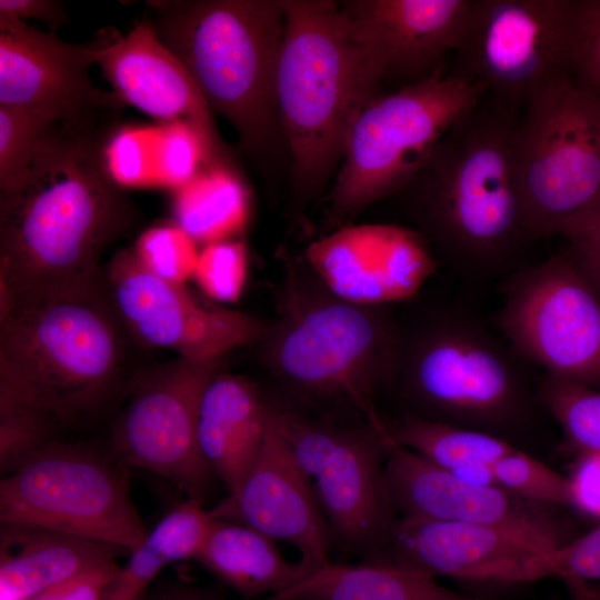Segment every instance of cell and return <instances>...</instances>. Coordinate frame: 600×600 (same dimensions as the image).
<instances>
[{
	"instance_id": "7",
	"label": "cell",
	"mask_w": 600,
	"mask_h": 600,
	"mask_svg": "<svg viewBox=\"0 0 600 600\" xmlns=\"http://www.w3.org/2000/svg\"><path fill=\"white\" fill-rule=\"evenodd\" d=\"M484 96L477 82L441 70L371 100L349 131L329 197V224L343 227L370 204L400 193L444 133Z\"/></svg>"
},
{
	"instance_id": "44",
	"label": "cell",
	"mask_w": 600,
	"mask_h": 600,
	"mask_svg": "<svg viewBox=\"0 0 600 600\" xmlns=\"http://www.w3.org/2000/svg\"><path fill=\"white\" fill-rule=\"evenodd\" d=\"M493 463L487 462H472L463 464L452 471L457 478L478 486H498L494 472Z\"/></svg>"
},
{
	"instance_id": "18",
	"label": "cell",
	"mask_w": 600,
	"mask_h": 600,
	"mask_svg": "<svg viewBox=\"0 0 600 600\" xmlns=\"http://www.w3.org/2000/svg\"><path fill=\"white\" fill-rule=\"evenodd\" d=\"M383 484L391 508L402 517L501 527L554 547L568 541L550 506L499 486L466 482L397 444L387 447Z\"/></svg>"
},
{
	"instance_id": "46",
	"label": "cell",
	"mask_w": 600,
	"mask_h": 600,
	"mask_svg": "<svg viewBox=\"0 0 600 600\" xmlns=\"http://www.w3.org/2000/svg\"><path fill=\"white\" fill-rule=\"evenodd\" d=\"M592 600H600V589L594 590L593 599Z\"/></svg>"
},
{
	"instance_id": "11",
	"label": "cell",
	"mask_w": 600,
	"mask_h": 600,
	"mask_svg": "<svg viewBox=\"0 0 600 600\" xmlns=\"http://www.w3.org/2000/svg\"><path fill=\"white\" fill-rule=\"evenodd\" d=\"M498 326L546 376L600 387V292L569 250L513 273Z\"/></svg>"
},
{
	"instance_id": "33",
	"label": "cell",
	"mask_w": 600,
	"mask_h": 600,
	"mask_svg": "<svg viewBox=\"0 0 600 600\" xmlns=\"http://www.w3.org/2000/svg\"><path fill=\"white\" fill-rule=\"evenodd\" d=\"M54 127L34 111L0 106V193L20 184L38 147Z\"/></svg>"
},
{
	"instance_id": "12",
	"label": "cell",
	"mask_w": 600,
	"mask_h": 600,
	"mask_svg": "<svg viewBox=\"0 0 600 600\" xmlns=\"http://www.w3.org/2000/svg\"><path fill=\"white\" fill-rule=\"evenodd\" d=\"M574 0H472L456 72L519 110L571 76ZM572 77V76H571Z\"/></svg>"
},
{
	"instance_id": "28",
	"label": "cell",
	"mask_w": 600,
	"mask_h": 600,
	"mask_svg": "<svg viewBox=\"0 0 600 600\" xmlns=\"http://www.w3.org/2000/svg\"><path fill=\"white\" fill-rule=\"evenodd\" d=\"M249 192L231 164L203 168L174 190V222L198 243L230 240L247 224Z\"/></svg>"
},
{
	"instance_id": "35",
	"label": "cell",
	"mask_w": 600,
	"mask_h": 600,
	"mask_svg": "<svg viewBox=\"0 0 600 600\" xmlns=\"http://www.w3.org/2000/svg\"><path fill=\"white\" fill-rule=\"evenodd\" d=\"M499 487L546 506H572L570 478L517 448L493 464Z\"/></svg>"
},
{
	"instance_id": "24",
	"label": "cell",
	"mask_w": 600,
	"mask_h": 600,
	"mask_svg": "<svg viewBox=\"0 0 600 600\" xmlns=\"http://www.w3.org/2000/svg\"><path fill=\"white\" fill-rule=\"evenodd\" d=\"M126 554L130 551L114 544L1 522L0 600H29L89 568Z\"/></svg>"
},
{
	"instance_id": "36",
	"label": "cell",
	"mask_w": 600,
	"mask_h": 600,
	"mask_svg": "<svg viewBox=\"0 0 600 600\" xmlns=\"http://www.w3.org/2000/svg\"><path fill=\"white\" fill-rule=\"evenodd\" d=\"M247 271L246 244L230 239L202 247L192 279L208 299L231 303L238 301L243 291Z\"/></svg>"
},
{
	"instance_id": "34",
	"label": "cell",
	"mask_w": 600,
	"mask_h": 600,
	"mask_svg": "<svg viewBox=\"0 0 600 600\" xmlns=\"http://www.w3.org/2000/svg\"><path fill=\"white\" fill-rule=\"evenodd\" d=\"M198 242L176 222L144 230L131 248L148 271L167 281L186 284L197 266Z\"/></svg>"
},
{
	"instance_id": "3",
	"label": "cell",
	"mask_w": 600,
	"mask_h": 600,
	"mask_svg": "<svg viewBox=\"0 0 600 600\" xmlns=\"http://www.w3.org/2000/svg\"><path fill=\"white\" fill-rule=\"evenodd\" d=\"M284 36L277 72L278 114L297 199L318 196L342 161L352 123L386 80L340 4L281 0Z\"/></svg>"
},
{
	"instance_id": "40",
	"label": "cell",
	"mask_w": 600,
	"mask_h": 600,
	"mask_svg": "<svg viewBox=\"0 0 600 600\" xmlns=\"http://www.w3.org/2000/svg\"><path fill=\"white\" fill-rule=\"evenodd\" d=\"M119 568L116 560L100 563L29 600H100L106 586Z\"/></svg>"
},
{
	"instance_id": "32",
	"label": "cell",
	"mask_w": 600,
	"mask_h": 600,
	"mask_svg": "<svg viewBox=\"0 0 600 600\" xmlns=\"http://www.w3.org/2000/svg\"><path fill=\"white\" fill-rule=\"evenodd\" d=\"M57 428V423L44 412L6 391H0L1 478L53 442Z\"/></svg>"
},
{
	"instance_id": "2",
	"label": "cell",
	"mask_w": 600,
	"mask_h": 600,
	"mask_svg": "<svg viewBox=\"0 0 600 600\" xmlns=\"http://www.w3.org/2000/svg\"><path fill=\"white\" fill-rule=\"evenodd\" d=\"M518 111L484 96L400 192L416 230L468 276L509 271L532 241L514 169Z\"/></svg>"
},
{
	"instance_id": "29",
	"label": "cell",
	"mask_w": 600,
	"mask_h": 600,
	"mask_svg": "<svg viewBox=\"0 0 600 600\" xmlns=\"http://www.w3.org/2000/svg\"><path fill=\"white\" fill-rule=\"evenodd\" d=\"M389 440L448 471L472 462L494 463L516 449L497 434L420 416L404 417L389 430Z\"/></svg>"
},
{
	"instance_id": "10",
	"label": "cell",
	"mask_w": 600,
	"mask_h": 600,
	"mask_svg": "<svg viewBox=\"0 0 600 600\" xmlns=\"http://www.w3.org/2000/svg\"><path fill=\"white\" fill-rule=\"evenodd\" d=\"M0 522L50 529L136 550L149 532L119 466L53 441L1 478Z\"/></svg>"
},
{
	"instance_id": "25",
	"label": "cell",
	"mask_w": 600,
	"mask_h": 600,
	"mask_svg": "<svg viewBox=\"0 0 600 600\" xmlns=\"http://www.w3.org/2000/svg\"><path fill=\"white\" fill-rule=\"evenodd\" d=\"M193 559L244 600L280 596L320 569L302 559L290 562L269 537L216 518Z\"/></svg>"
},
{
	"instance_id": "8",
	"label": "cell",
	"mask_w": 600,
	"mask_h": 600,
	"mask_svg": "<svg viewBox=\"0 0 600 600\" xmlns=\"http://www.w3.org/2000/svg\"><path fill=\"white\" fill-rule=\"evenodd\" d=\"M522 361L482 324L452 314L404 339L397 377L424 418L499 436L529 410Z\"/></svg>"
},
{
	"instance_id": "30",
	"label": "cell",
	"mask_w": 600,
	"mask_h": 600,
	"mask_svg": "<svg viewBox=\"0 0 600 600\" xmlns=\"http://www.w3.org/2000/svg\"><path fill=\"white\" fill-rule=\"evenodd\" d=\"M539 398L583 454H600V391L546 376Z\"/></svg>"
},
{
	"instance_id": "4",
	"label": "cell",
	"mask_w": 600,
	"mask_h": 600,
	"mask_svg": "<svg viewBox=\"0 0 600 600\" xmlns=\"http://www.w3.org/2000/svg\"><path fill=\"white\" fill-rule=\"evenodd\" d=\"M126 334L106 281L18 306L0 320V391L74 426L120 388Z\"/></svg>"
},
{
	"instance_id": "13",
	"label": "cell",
	"mask_w": 600,
	"mask_h": 600,
	"mask_svg": "<svg viewBox=\"0 0 600 600\" xmlns=\"http://www.w3.org/2000/svg\"><path fill=\"white\" fill-rule=\"evenodd\" d=\"M274 413L331 537L361 552L384 544L394 522L383 484L389 439L369 424L343 429L276 408Z\"/></svg>"
},
{
	"instance_id": "27",
	"label": "cell",
	"mask_w": 600,
	"mask_h": 600,
	"mask_svg": "<svg viewBox=\"0 0 600 600\" xmlns=\"http://www.w3.org/2000/svg\"><path fill=\"white\" fill-rule=\"evenodd\" d=\"M212 517L202 500L188 498L163 517L106 586L100 600H142L169 563L193 559Z\"/></svg>"
},
{
	"instance_id": "42",
	"label": "cell",
	"mask_w": 600,
	"mask_h": 600,
	"mask_svg": "<svg viewBox=\"0 0 600 600\" xmlns=\"http://www.w3.org/2000/svg\"><path fill=\"white\" fill-rule=\"evenodd\" d=\"M0 17L33 18L44 22L48 31L54 34L68 20L63 4L54 0H1Z\"/></svg>"
},
{
	"instance_id": "9",
	"label": "cell",
	"mask_w": 600,
	"mask_h": 600,
	"mask_svg": "<svg viewBox=\"0 0 600 600\" xmlns=\"http://www.w3.org/2000/svg\"><path fill=\"white\" fill-rule=\"evenodd\" d=\"M514 169L532 240L600 203V91L570 76L538 94L516 130Z\"/></svg>"
},
{
	"instance_id": "23",
	"label": "cell",
	"mask_w": 600,
	"mask_h": 600,
	"mask_svg": "<svg viewBox=\"0 0 600 600\" xmlns=\"http://www.w3.org/2000/svg\"><path fill=\"white\" fill-rule=\"evenodd\" d=\"M269 406L248 379L222 372L206 386L199 406L197 437L209 470L228 496L242 484L266 433Z\"/></svg>"
},
{
	"instance_id": "31",
	"label": "cell",
	"mask_w": 600,
	"mask_h": 600,
	"mask_svg": "<svg viewBox=\"0 0 600 600\" xmlns=\"http://www.w3.org/2000/svg\"><path fill=\"white\" fill-rule=\"evenodd\" d=\"M161 131L158 126L117 128L104 147L111 178L124 187H159Z\"/></svg>"
},
{
	"instance_id": "1",
	"label": "cell",
	"mask_w": 600,
	"mask_h": 600,
	"mask_svg": "<svg viewBox=\"0 0 600 600\" xmlns=\"http://www.w3.org/2000/svg\"><path fill=\"white\" fill-rule=\"evenodd\" d=\"M111 134L54 127L20 184L0 193V320L104 281L101 254L138 219L104 161Z\"/></svg>"
},
{
	"instance_id": "38",
	"label": "cell",
	"mask_w": 600,
	"mask_h": 600,
	"mask_svg": "<svg viewBox=\"0 0 600 600\" xmlns=\"http://www.w3.org/2000/svg\"><path fill=\"white\" fill-rule=\"evenodd\" d=\"M571 76L583 87L600 91V0H574Z\"/></svg>"
},
{
	"instance_id": "45",
	"label": "cell",
	"mask_w": 600,
	"mask_h": 600,
	"mask_svg": "<svg viewBox=\"0 0 600 600\" xmlns=\"http://www.w3.org/2000/svg\"><path fill=\"white\" fill-rule=\"evenodd\" d=\"M142 600H156V598H154V594L148 593L142 598Z\"/></svg>"
},
{
	"instance_id": "43",
	"label": "cell",
	"mask_w": 600,
	"mask_h": 600,
	"mask_svg": "<svg viewBox=\"0 0 600 600\" xmlns=\"http://www.w3.org/2000/svg\"><path fill=\"white\" fill-rule=\"evenodd\" d=\"M156 600H228L222 591L216 588L194 586H173L160 593H154Z\"/></svg>"
},
{
	"instance_id": "15",
	"label": "cell",
	"mask_w": 600,
	"mask_h": 600,
	"mask_svg": "<svg viewBox=\"0 0 600 600\" xmlns=\"http://www.w3.org/2000/svg\"><path fill=\"white\" fill-rule=\"evenodd\" d=\"M98 39L71 43L0 17V106L26 108L70 129L113 132L124 103L92 84Z\"/></svg>"
},
{
	"instance_id": "22",
	"label": "cell",
	"mask_w": 600,
	"mask_h": 600,
	"mask_svg": "<svg viewBox=\"0 0 600 600\" xmlns=\"http://www.w3.org/2000/svg\"><path fill=\"white\" fill-rule=\"evenodd\" d=\"M390 562L468 580L522 582L529 562L554 547L516 530L472 523L401 517L386 543Z\"/></svg>"
},
{
	"instance_id": "21",
	"label": "cell",
	"mask_w": 600,
	"mask_h": 600,
	"mask_svg": "<svg viewBox=\"0 0 600 600\" xmlns=\"http://www.w3.org/2000/svg\"><path fill=\"white\" fill-rule=\"evenodd\" d=\"M384 79L403 86L444 70L463 37L472 0H348L340 4Z\"/></svg>"
},
{
	"instance_id": "20",
	"label": "cell",
	"mask_w": 600,
	"mask_h": 600,
	"mask_svg": "<svg viewBox=\"0 0 600 600\" xmlns=\"http://www.w3.org/2000/svg\"><path fill=\"white\" fill-rule=\"evenodd\" d=\"M96 64L113 92L160 123L186 121L206 140L217 164H231L212 111L180 59L158 37L150 21L136 23L126 34H97Z\"/></svg>"
},
{
	"instance_id": "26",
	"label": "cell",
	"mask_w": 600,
	"mask_h": 600,
	"mask_svg": "<svg viewBox=\"0 0 600 600\" xmlns=\"http://www.w3.org/2000/svg\"><path fill=\"white\" fill-rule=\"evenodd\" d=\"M258 600H481L446 588L430 574L391 562L329 563L276 597Z\"/></svg>"
},
{
	"instance_id": "41",
	"label": "cell",
	"mask_w": 600,
	"mask_h": 600,
	"mask_svg": "<svg viewBox=\"0 0 600 600\" xmlns=\"http://www.w3.org/2000/svg\"><path fill=\"white\" fill-rule=\"evenodd\" d=\"M570 481L572 506L600 519V454H582Z\"/></svg>"
},
{
	"instance_id": "19",
	"label": "cell",
	"mask_w": 600,
	"mask_h": 600,
	"mask_svg": "<svg viewBox=\"0 0 600 600\" xmlns=\"http://www.w3.org/2000/svg\"><path fill=\"white\" fill-rule=\"evenodd\" d=\"M209 513L293 546L302 560L317 568L330 563V529L271 406L261 447L242 484Z\"/></svg>"
},
{
	"instance_id": "16",
	"label": "cell",
	"mask_w": 600,
	"mask_h": 600,
	"mask_svg": "<svg viewBox=\"0 0 600 600\" xmlns=\"http://www.w3.org/2000/svg\"><path fill=\"white\" fill-rule=\"evenodd\" d=\"M113 308L127 333L140 342L192 360L221 359L257 343L266 324L223 308L207 297L148 271L131 248L118 251L104 268Z\"/></svg>"
},
{
	"instance_id": "39",
	"label": "cell",
	"mask_w": 600,
	"mask_h": 600,
	"mask_svg": "<svg viewBox=\"0 0 600 600\" xmlns=\"http://www.w3.org/2000/svg\"><path fill=\"white\" fill-rule=\"evenodd\" d=\"M569 252L600 292V203L569 224L561 233Z\"/></svg>"
},
{
	"instance_id": "5",
	"label": "cell",
	"mask_w": 600,
	"mask_h": 600,
	"mask_svg": "<svg viewBox=\"0 0 600 600\" xmlns=\"http://www.w3.org/2000/svg\"><path fill=\"white\" fill-rule=\"evenodd\" d=\"M150 21L186 66L212 112L264 161L283 140L277 72L284 36L281 0H156Z\"/></svg>"
},
{
	"instance_id": "17",
	"label": "cell",
	"mask_w": 600,
	"mask_h": 600,
	"mask_svg": "<svg viewBox=\"0 0 600 600\" xmlns=\"http://www.w3.org/2000/svg\"><path fill=\"white\" fill-rule=\"evenodd\" d=\"M304 257L329 291L370 307L410 299L438 267L418 230L382 223L334 229L311 242Z\"/></svg>"
},
{
	"instance_id": "37",
	"label": "cell",
	"mask_w": 600,
	"mask_h": 600,
	"mask_svg": "<svg viewBox=\"0 0 600 600\" xmlns=\"http://www.w3.org/2000/svg\"><path fill=\"white\" fill-rule=\"evenodd\" d=\"M554 577L572 584L600 581V526L573 541L536 556L528 566L524 582Z\"/></svg>"
},
{
	"instance_id": "14",
	"label": "cell",
	"mask_w": 600,
	"mask_h": 600,
	"mask_svg": "<svg viewBox=\"0 0 600 600\" xmlns=\"http://www.w3.org/2000/svg\"><path fill=\"white\" fill-rule=\"evenodd\" d=\"M221 360L178 357L130 380L112 439L119 463L157 473L188 498L203 500L213 474L199 449L198 413Z\"/></svg>"
},
{
	"instance_id": "6",
	"label": "cell",
	"mask_w": 600,
	"mask_h": 600,
	"mask_svg": "<svg viewBox=\"0 0 600 600\" xmlns=\"http://www.w3.org/2000/svg\"><path fill=\"white\" fill-rule=\"evenodd\" d=\"M286 263L280 316L257 342L263 363L301 396L348 400L389 438L374 397L398 376L404 347L399 328L382 307L343 300Z\"/></svg>"
}]
</instances>
